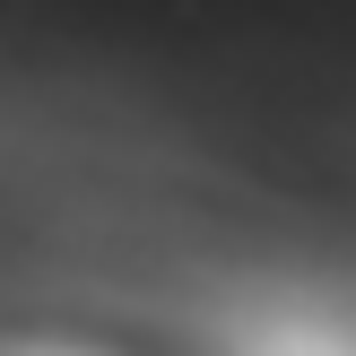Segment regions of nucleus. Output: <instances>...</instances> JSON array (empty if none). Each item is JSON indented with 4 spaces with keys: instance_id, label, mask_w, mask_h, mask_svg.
I'll use <instances>...</instances> for the list:
<instances>
[{
    "instance_id": "1",
    "label": "nucleus",
    "mask_w": 356,
    "mask_h": 356,
    "mask_svg": "<svg viewBox=\"0 0 356 356\" xmlns=\"http://www.w3.org/2000/svg\"><path fill=\"white\" fill-rule=\"evenodd\" d=\"M235 356H356V322L339 313H261L252 330L235 339Z\"/></svg>"
},
{
    "instance_id": "2",
    "label": "nucleus",
    "mask_w": 356,
    "mask_h": 356,
    "mask_svg": "<svg viewBox=\"0 0 356 356\" xmlns=\"http://www.w3.org/2000/svg\"><path fill=\"white\" fill-rule=\"evenodd\" d=\"M35 356H70V348H35Z\"/></svg>"
}]
</instances>
